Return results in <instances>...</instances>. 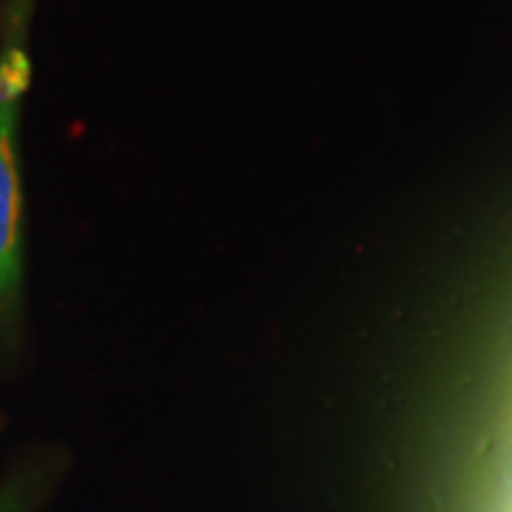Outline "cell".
Instances as JSON below:
<instances>
[{
  "mask_svg": "<svg viewBox=\"0 0 512 512\" xmlns=\"http://www.w3.org/2000/svg\"><path fill=\"white\" fill-rule=\"evenodd\" d=\"M29 79L27 53L10 46L0 57V316L12 309L22 283V190L15 157V121Z\"/></svg>",
  "mask_w": 512,
  "mask_h": 512,
  "instance_id": "obj_1",
  "label": "cell"
},
{
  "mask_svg": "<svg viewBox=\"0 0 512 512\" xmlns=\"http://www.w3.org/2000/svg\"><path fill=\"white\" fill-rule=\"evenodd\" d=\"M19 501H22L19 489L3 491V494H0V512H19Z\"/></svg>",
  "mask_w": 512,
  "mask_h": 512,
  "instance_id": "obj_2",
  "label": "cell"
}]
</instances>
